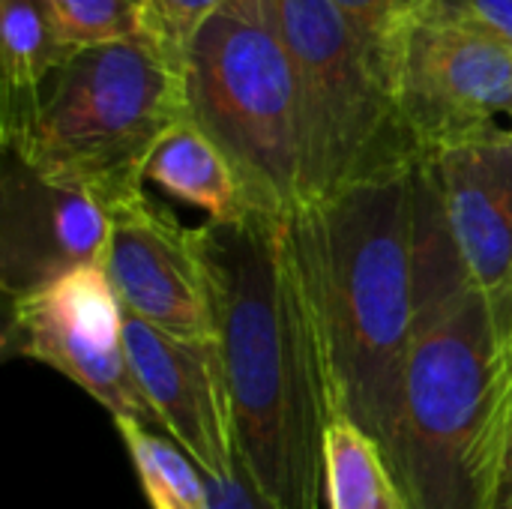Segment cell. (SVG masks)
Returning a JSON list of instances; mask_svg holds the SVG:
<instances>
[{
	"label": "cell",
	"instance_id": "17",
	"mask_svg": "<svg viewBox=\"0 0 512 509\" xmlns=\"http://www.w3.org/2000/svg\"><path fill=\"white\" fill-rule=\"evenodd\" d=\"M63 36L78 48L147 42V3L144 0H48Z\"/></svg>",
	"mask_w": 512,
	"mask_h": 509
},
{
	"label": "cell",
	"instance_id": "2",
	"mask_svg": "<svg viewBox=\"0 0 512 509\" xmlns=\"http://www.w3.org/2000/svg\"><path fill=\"white\" fill-rule=\"evenodd\" d=\"M414 162L291 213L333 411L381 456L396 438L417 318Z\"/></svg>",
	"mask_w": 512,
	"mask_h": 509
},
{
	"label": "cell",
	"instance_id": "9",
	"mask_svg": "<svg viewBox=\"0 0 512 509\" xmlns=\"http://www.w3.org/2000/svg\"><path fill=\"white\" fill-rule=\"evenodd\" d=\"M105 273L123 312L180 339L213 342V291L198 228L147 192L108 210Z\"/></svg>",
	"mask_w": 512,
	"mask_h": 509
},
{
	"label": "cell",
	"instance_id": "15",
	"mask_svg": "<svg viewBox=\"0 0 512 509\" xmlns=\"http://www.w3.org/2000/svg\"><path fill=\"white\" fill-rule=\"evenodd\" d=\"M324 498L330 509H405L378 444L345 417L324 438Z\"/></svg>",
	"mask_w": 512,
	"mask_h": 509
},
{
	"label": "cell",
	"instance_id": "14",
	"mask_svg": "<svg viewBox=\"0 0 512 509\" xmlns=\"http://www.w3.org/2000/svg\"><path fill=\"white\" fill-rule=\"evenodd\" d=\"M75 54L78 48L63 36L48 0H0L3 123L15 120Z\"/></svg>",
	"mask_w": 512,
	"mask_h": 509
},
{
	"label": "cell",
	"instance_id": "7",
	"mask_svg": "<svg viewBox=\"0 0 512 509\" xmlns=\"http://www.w3.org/2000/svg\"><path fill=\"white\" fill-rule=\"evenodd\" d=\"M402 126L420 153L512 132V48L417 15L384 48Z\"/></svg>",
	"mask_w": 512,
	"mask_h": 509
},
{
	"label": "cell",
	"instance_id": "16",
	"mask_svg": "<svg viewBox=\"0 0 512 509\" xmlns=\"http://www.w3.org/2000/svg\"><path fill=\"white\" fill-rule=\"evenodd\" d=\"M150 509H210L204 471L168 438L135 420H114Z\"/></svg>",
	"mask_w": 512,
	"mask_h": 509
},
{
	"label": "cell",
	"instance_id": "4",
	"mask_svg": "<svg viewBox=\"0 0 512 509\" xmlns=\"http://www.w3.org/2000/svg\"><path fill=\"white\" fill-rule=\"evenodd\" d=\"M189 117L186 75L147 42L78 51L9 123L3 150L108 210L144 189L156 144Z\"/></svg>",
	"mask_w": 512,
	"mask_h": 509
},
{
	"label": "cell",
	"instance_id": "11",
	"mask_svg": "<svg viewBox=\"0 0 512 509\" xmlns=\"http://www.w3.org/2000/svg\"><path fill=\"white\" fill-rule=\"evenodd\" d=\"M123 345L138 387L174 444L204 474H234V411L219 342L180 339L123 312Z\"/></svg>",
	"mask_w": 512,
	"mask_h": 509
},
{
	"label": "cell",
	"instance_id": "13",
	"mask_svg": "<svg viewBox=\"0 0 512 509\" xmlns=\"http://www.w3.org/2000/svg\"><path fill=\"white\" fill-rule=\"evenodd\" d=\"M144 183H156L207 213V222H240L252 213L243 186L222 150L192 123L174 126L144 165Z\"/></svg>",
	"mask_w": 512,
	"mask_h": 509
},
{
	"label": "cell",
	"instance_id": "20",
	"mask_svg": "<svg viewBox=\"0 0 512 509\" xmlns=\"http://www.w3.org/2000/svg\"><path fill=\"white\" fill-rule=\"evenodd\" d=\"M423 15L512 48V0H432Z\"/></svg>",
	"mask_w": 512,
	"mask_h": 509
},
{
	"label": "cell",
	"instance_id": "19",
	"mask_svg": "<svg viewBox=\"0 0 512 509\" xmlns=\"http://www.w3.org/2000/svg\"><path fill=\"white\" fill-rule=\"evenodd\" d=\"M333 3L345 12V18L366 36V42L384 60V48L390 45V39L417 15H423L432 0H333Z\"/></svg>",
	"mask_w": 512,
	"mask_h": 509
},
{
	"label": "cell",
	"instance_id": "22",
	"mask_svg": "<svg viewBox=\"0 0 512 509\" xmlns=\"http://www.w3.org/2000/svg\"><path fill=\"white\" fill-rule=\"evenodd\" d=\"M498 509H512V444L507 453V468H504V483H501V504Z\"/></svg>",
	"mask_w": 512,
	"mask_h": 509
},
{
	"label": "cell",
	"instance_id": "12",
	"mask_svg": "<svg viewBox=\"0 0 512 509\" xmlns=\"http://www.w3.org/2000/svg\"><path fill=\"white\" fill-rule=\"evenodd\" d=\"M432 156L444 213L483 294L495 330L512 345V132L465 141Z\"/></svg>",
	"mask_w": 512,
	"mask_h": 509
},
{
	"label": "cell",
	"instance_id": "3",
	"mask_svg": "<svg viewBox=\"0 0 512 509\" xmlns=\"http://www.w3.org/2000/svg\"><path fill=\"white\" fill-rule=\"evenodd\" d=\"M512 444L507 348L474 282L420 297L384 456L405 509H498Z\"/></svg>",
	"mask_w": 512,
	"mask_h": 509
},
{
	"label": "cell",
	"instance_id": "6",
	"mask_svg": "<svg viewBox=\"0 0 512 509\" xmlns=\"http://www.w3.org/2000/svg\"><path fill=\"white\" fill-rule=\"evenodd\" d=\"M297 81L300 207L405 168L408 138L387 66L333 0H279Z\"/></svg>",
	"mask_w": 512,
	"mask_h": 509
},
{
	"label": "cell",
	"instance_id": "18",
	"mask_svg": "<svg viewBox=\"0 0 512 509\" xmlns=\"http://www.w3.org/2000/svg\"><path fill=\"white\" fill-rule=\"evenodd\" d=\"M150 45L183 69L186 51L228 0H144Z\"/></svg>",
	"mask_w": 512,
	"mask_h": 509
},
{
	"label": "cell",
	"instance_id": "21",
	"mask_svg": "<svg viewBox=\"0 0 512 509\" xmlns=\"http://www.w3.org/2000/svg\"><path fill=\"white\" fill-rule=\"evenodd\" d=\"M204 477L210 489V509H279L255 489V483L240 468V462H237V471L228 477H210V474Z\"/></svg>",
	"mask_w": 512,
	"mask_h": 509
},
{
	"label": "cell",
	"instance_id": "8",
	"mask_svg": "<svg viewBox=\"0 0 512 509\" xmlns=\"http://www.w3.org/2000/svg\"><path fill=\"white\" fill-rule=\"evenodd\" d=\"M0 351L6 360L24 357L60 372L114 420L159 426L129 366L123 306L105 267H81L27 297L6 300Z\"/></svg>",
	"mask_w": 512,
	"mask_h": 509
},
{
	"label": "cell",
	"instance_id": "10",
	"mask_svg": "<svg viewBox=\"0 0 512 509\" xmlns=\"http://www.w3.org/2000/svg\"><path fill=\"white\" fill-rule=\"evenodd\" d=\"M111 216L84 189L54 183L3 150L0 291L27 297L81 267H102Z\"/></svg>",
	"mask_w": 512,
	"mask_h": 509
},
{
	"label": "cell",
	"instance_id": "23",
	"mask_svg": "<svg viewBox=\"0 0 512 509\" xmlns=\"http://www.w3.org/2000/svg\"><path fill=\"white\" fill-rule=\"evenodd\" d=\"M507 381H510V420H512V345L507 348Z\"/></svg>",
	"mask_w": 512,
	"mask_h": 509
},
{
	"label": "cell",
	"instance_id": "5",
	"mask_svg": "<svg viewBox=\"0 0 512 509\" xmlns=\"http://www.w3.org/2000/svg\"><path fill=\"white\" fill-rule=\"evenodd\" d=\"M189 117L231 162L252 210L300 207V111L279 0H228L183 63Z\"/></svg>",
	"mask_w": 512,
	"mask_h": 509
},
{
	"label": "cell",
	"instance_id": "1",
	"mask_svg": "<svg viewBox=\"0 0 512 509\" xmlns=\"http://www.w3.org/2000/svg\"><path fill=\"white\" fill-rule=\"evenodd\" d=\"M225 360L237 462L279 509H321L336 420L291 213L198 225Z\"/></svg>",
	"mask_w": 512,
	"mask_h": 509
}]
</instances>
